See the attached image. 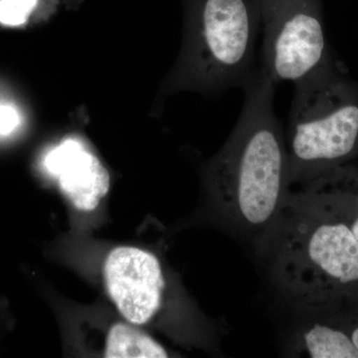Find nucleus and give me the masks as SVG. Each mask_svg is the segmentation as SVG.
I'll return each mask as SVG.
<instances>
[{
  "instance_id": "obj_6",
  "label": "nucleus",
  "mask_w": 358,
  "mask_h": 358,
  "mask_svg": "<svg viewBox=\"0 0 358 358\" xmlns=\"http://www.w3.org/2000/svg\"><path fill=\"white\" fill-rule=\"evenodd\" d=\"M106 286L124 319L147 324L159 312L166 282L159 258L134 247L113 250L105 263Z\"/></svg>"
},
{
  "instance_id": "obj_11",
  "label": "nucleus",
  "mask_w": 358,
  "mask_h": 358,
  "mask_svg": "<svg viewBox=\"0 0 358 358\" xmlns=\"http://www.w3.org/2000/svg\"><path fill=\"white\" fill-rule=\"evenodd\" d=\"M37 3L38 0H0V24H24Z\"/></svg>"
},
{
  "instance_id": "obj_8",
  "label": "nucleus",
  "mask_w": 358,
  "mask_h": 358,
  "mask_svg": "<svg viewBox=\"0 0 358 358\" xmlns=\"http://www.w3.org/2000/svg\"><path fill=\"white\" fill-rule=\"evenodd\" d=\"M292 339V355L312 358H358V350L336 315H305Z\"/></svg>"
},
{
  "instance_id": "obj_7",
  "label": "nucleus",
  "mask_w": 358,
  "mask_h": 358,
  "mask_svg": "<svg viewBox=\"0 0 358 358\" xmlns=\"http://www.w3.org/2000/svg\"><path fill=\"white\" fill-rule=\"evenodd\" d=\"M44 166L58 178L63 194L80 210H94L109 192L107 169L74 138H68L50 150Z\"/></svg>"
},
{
  "instance_id": "obj_5",
  "label": "nucleus",
  "mask_w": 358,
  "mask_h": 358,
  "mask_svg": "<svg viewBox=\"0 0 358 358\" xmlns=\"http://www.w3.org/2000/svg\"><path fill=\"white\" fill-rule=\"evenodd\" d=\"M260 20L255 1L202 0L195 30L200 83L212 91L243 89L253 75Z\"/></svg>"
},
{
  "instance_id": "obj_2",
  "label": "nucleus",
  "mask_w": 358,
  "mask_h": 358,
  "mask_svg": "<svg viewBox=\"0 0 358 358\" xmlns=\"http://www.w3.org/2000/svg\"><path fill=\"white\" fill-rule=\"evenodd\" d=\"M275 88L261 68L254 71L243 88L236 126L208 169L223 227L254 246L274 225L291 190L286 136L274 110Z\"/></svg>"
},
{
  "instance_id": "obj_12",
  "label": "nucleus",
  "mask_w": 358,
  "mask_h": 358,
  "mask_svg": "<svg viewBox=\"0 0 358 358\" xmlns=\"http://www.w3.org/2000/svg\"><path fill=\"white\" fill-rule=\"evenodd\" d=\"M20 124V115L13 106L0 103V136L13 133Z\"/></svg>"
},
{
  "instance_id": "obj_10",
  "label": "nucleus",
  "mask_w": 358,
  "mask_h": 358,
  "mask_svg": "<svg viewBox=\"0 0 358 358\" xmlns=\"http://www.w3.org/2000/svg\"><path fill=\"white\" fill-rule=\"evenodd\" d=\"M317 179L341 205L358 240V159Z\"/></svg>"
},
{
  "instance_id": "obj_3",
  "label": "nucleus",
  "mask_w": 358,
  "mask_h": 358,
  "mask_svg": "<svg viewBox=\"0 0 358 358\" xmlns=\"http://www.w3.org/2000/svg\"><path fill=\"white\" fill-rule=\"evenodd\" d=\"M286 136L289 183L300 187L358 159V82L336 68L294 85Z\"/></svg>"
},
{
  "instance_id": "obj_13",
  "label": "nucleus",
  "mask_w": 358,
  "mask_h": 358,
  "mask_svg": "<svg viewBox=\"0 0 358 358\" xmlns=\"http://www.w3.org/2000/svg\"><path fill=\"white\" fill-rule=\"evenodd\" d=\"M338 317L343 326L345 327L346 331L350 334L353 343H355L358 350V310L339 313Z\"/></svg>"
},
{
  "instance_id": "obj_1",
  "label": "nucleus",
  "mask_w": 358,
  "mask_h": 358,
  "mask_svg": "<svg viewBox=\"0 0 358 358\" xmlns=\"http://www.w3.org/2000/svg\"><path fill=\"white\" fill-rule=\"evenodd\" d=\"M277 291L303 315L358 310V240L319 180L289 190L255 245Z\"/></svg>"
},
{
  "instance_id": "obj_4",
  "label": "nucleus",
  "mask_w": 358,
  "mask_h": 358,
  "mask_svg": "<svg viewBox=\"0 0 358 358\" xmlns=\"http://www.w3.org/2000/svg\"><path fill=\"white\" fill-rule=\"evenodd\" d=\"M263 26L261 69L277 86L338 67L326 38L320 0H254Z\"/></svg>"
},
{
  "instance_id": "obj_9",
  "label": "nucleus",
  "mask_w": 358,
  "mask_h": 358,
  "mask_svg": "<svg viewBox=\"0 0 358 358\" xmlns=\"http://www.w3.org/2000/svg\"><path fill=\"white\" fill-rule=\"evenodd\" d=\"M108 358H166L169 353L148 334L127 324H115L106 343Z\"/></svg>"
}]
</instances>
